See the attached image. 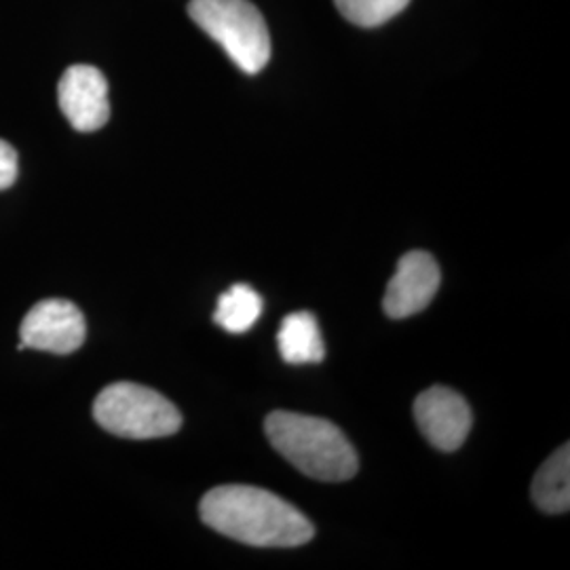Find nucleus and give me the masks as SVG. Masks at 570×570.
Listing matches in <instances>:
<instances>
[{"instance_id": "nucleus-12", "label": "nucleus", "mask_w": 570, "mask_h": 570, "mask_svg": "<svg viewBox=\"0 0 570 570\" xmlns=\"http://www.w3.org/2000/svg\"><path fill=\"white\" fill-rule=\"evenodd\" d=\"M343 18L362 26L374 28L402 13L410 4V0H334Z\"/></svg>"}, {"instance_id": "nucleus-13", "label": "nucleus", "mask_w": 570, "mask_h": 570, "mask_svg": "<svg viewBox=\"0 0 570 570\" xmlns=\"http://www.w3.org/2000/svg\"><path fill=\"white\" fill-rule=\"evenodd\" d=\"M18 180V153L11 144L0 140V190H7Z\"/></svg>"}, {"instance_id": "nucleus-9", "label": "nucleus", "mask_w": 570, "mask_h": 570, "mask_svg": "<svg viewBox=\"0 0 570 570\" xmlns=\"http://www.w3.org/2000/svg\"><path fill=\"white\" fill-rule=\"evenodd\" d=\"M277 346L287 364H320L326 357V345L313 313L298 311L287 315L277 332Z\"/></svg>"}, {"instance_id": "nucleus-2", "label": "nucleus", "mask_w": 570, "mask_h": 570, "mask_svg": "<svg viewBox=\"0 0 570 570\" xmlns=\"http://www.w3.org/2000/svg\"><path fill=\"white\" fill-rule=\"evenodd\" d=\"M265 431L271 446L313 480L346 482L357 473V452L326 419L277 410L268 414Z\"/></svg>"}, {"instance_id": "nucleus-1", "label": "nucleus", "mask_w": 570, "mask_h": 570, "mask_svg": "<svg viewBox=\"0 0 570 570\" xmlns=\"http://www.w3.org/2000/svg\"><path fill=\"white\" fill-rule=\"evenodd\" d=\"M199 511L209 529L252 548H301L315 537L305 513L256 487L230 484L209 490Z\"/></svg>"}, {"instance_id": "nucleus-5", "label": "nucleus", "mask_w": 570, "mask_h": 570, "mask_svg": "<svg viewBox=\"0 0 570 570\" xmlns=\"http://www.w3.org/2000/svg\"><path fill=\"white\" fill-rule=\"evenodd\" d=\"M20 348H37L56 355H68L81 348L87 326L81 308L63 301L49 298L32 306L21 322Z\"/></svg>"}, {"instance_id": "nucleus-10", "label": "nucleus", "mask_w": 570, "mask_h": 570, "mask_svg": "<svg viewBox=\"0 0 570 570\" xmlns=\"http://www.w3.org/2000/svg\"><path fill=\"white\" fill-rule=\"evenodd\" d=\"M532 501L546 513H567L570 508V449L562 446L537 471L532 480Z\"/></svg>"}, {"instance_id": "nucleus-11", "label": "nucleus", "mask_w": 570, "mask_h": 570, "mask_svg": "<svg viewBox=\"0 0 570 570\" xmlns=\"http://www.w3.org/2000/svg\"><path fill=\"white\" fill-rule=\"evenodd\" d=\"M263 315V298L249 285L237 284L218 298L214 322L230 334H244Z\"/></svg>"}, {"instance_id": "nucleus-3", "label": "nucleus", "mask_w": 570, "mask_h": 570, "mask_svg": "<svg viewBox=\"0 0 570 570\" xmlns=\"http://www.w3.org/2000/svg\"><path fill=\"white\" fill-rule=\"evenodd\" d=\"M188 13L247 75H258L271 60L268 26L249 0H190Z\"/></svg>"}, {"instance_id": "nucleus-4", "label": "nucleus", "mask_w": 570, "mask_h": 570, "mask_svg": "<svg viewBox=\"0 0 570 570\" xmlns=\"http://www.w3.org/2000/svg\"><path fill=\"white\" fill-rule=\"evenodd\" d=\"M100 428L125 440H157L183 428V414L161 393L138 383L102 389L94 404Z\"/></svg>"}, {"instance_id": "nucleus-7", "label": "nucleus", "mask_w": 570, "mask_h": 570, "mask_svg": "<svg viewBox=\"0 0 570 570\" xmlns=\"http://www.w3.org/2000/svg\"><path fill=\"white\" fill-rule=\"evenodd\" d=\"M58 98L63 117L81 134L98 131L110 119L108 81L94 66H70L61 77Z\"/></svg>"}, {"instance_id": "nucleus-6", "label": "nucleus", "mask_w": 570, "mask_h": 570, "mask_svg": "<svg viewBox=\"0 0 570 570\" xmlns=\"http://www.w3.org/2000/svg\"><path fill=\"white\" fill-rule=\"evenodd\" d=\"M414 419L433 449L454 452L468 440L473 425L465 397L449 387H431L414 402Z\"/></svg>"}, {"instance_id": "nucleus-8", "label": "nucleus", "mask_w": 570, "mask_h": 570, "mask_svg": "<svg viewBox=\"0 0 570 570\" xmlns=\"http://www.w3.org/2000/svg\"><path fill=\"white\" fill-rule=\"evenodd\" d=\"M440 266L428 252H410L400 258L383 298L391 320H406L425 311L440 289Z\"/></svg>"}]
</instances>
